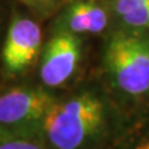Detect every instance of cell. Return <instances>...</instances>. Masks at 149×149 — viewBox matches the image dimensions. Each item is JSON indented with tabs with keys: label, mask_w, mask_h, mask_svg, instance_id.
Wrapping results in <instances>:
<instances>
[{
	"label": "cell",
	"mask_w": 149,
	"mask_h": 149,
	"mask_svg": "<svg viewBox=\"0 0 149 149\" xmlns=\"http://www.w3.org/2000/svg\"><path fill=\"white\" fill-rule=\"evenodd\" d=\"M41 87H14L0 93V125L19 137H37L41 124L55 102Z\"/></svg>",
	"instance_id": "3957f363"
},
{
	"label": "cell",
	"mask_w": 149,
	"mask_h": 149,
	"mask_svg": "<svg viewBox=\"0 0 149 149\" xmlns=\"http://www.w3.org/2000/svg\"><path fill=\"white\" fill-rule=\"evenodd\" d=\"M42 31L37 21L14 13L1 50V62L9 73L26 71L42 52Z\"/></svg>",
	"instance_id": "277c9868"
},
{
	"label": "cell",
	"mask_w": 149,
	"mask_h": 149,
	"mask_svg": "<svg viewBox=\"0 0 149 149\" xmlns=\"http://www.w3.org/2000/svg\"><path fill=\"white\" fill-rule=\"evenodd\" d=\"M104 62L120 91L130 96L149 92V36L138 29L117 31L106 46Z\"/></svg>",
	"instance_id": "7a4b0ae2"
},
{
	"label": "cell",
	"mask_w": 149,
	"mask_h": 149,
	"mask_svg": "<svg viewBox=\"0 0 149 149\" xmlns=\"http://www.w3.org/2000/svg\"><path fill=\"white\" fill-rule=\"evenodd\" d=\"M127 26L138 30H149V6L130 11L120 16Z\"/></svg>",
	"instance_id": "9c48e42d"
},
{
	"label": "cell",
	"mask_w": 149,
	"mask_h": 149,
	"mask_svg": "<svg viewBox=\"0 0 149 149\" xmlns=\"http://www.w3.org/2000/svg\"><path fill=\"white\" fill-rule=\"evenodd\" d=\"M80 58L81 40L78 35L57 30L41 52V81L51 88L62 86L74 73Z\"/></svg>",
	"instance_id": "5b68a950"
},
{
	"label": "cell",
	"mask_w": 149,
	"mask_h": 149,
	"mask_svg": "<svg viewBox=\"0 0 149 149\" xmlns=\"http://www.w3.org/2000/svg\"><path fill=\"white\" fill-rule=\"evenodd\" d=\"M104 104L93 93H81L51 106L41 136L51 149H81L102 129Z\"/></svg>",
	"instance_id": "6da1fadb"
},
{
	"label": "cell",
	"mask_w": 149,
	"mask_h": 149,
	"mask_svg": "<svg viewBox=\"0 0 149 149\" xmlns=\"http://www.w3.org/2000/svg\"><path fill=\"white\" fill-rule=\"evenodd\" d=\"M134 149H149V137L142 141Z\"/></svg>",
	"instance_id": "7c38bea8"
},
{
	"label": "cell",
	"mask_w": 149,
	"mask_h": 149,
	"mask_svg": "<svg viewBox=\"0 0 149 149\" xmlns=\"http://www.w3.org/2000/svg\"><path fill=\"white\" fill-rule=\"evenodd\" d=\"M146 6H149V0H116L114 1V10L119 16Z\"/></svg>",
	"instance_id": "30bf717a"
},
{
	"label": "cell",
	"mask_w": 149,
	"mask_h": 149,
	"mask_svg": "<svg viewBox=\"0 0 149 149\" xmlns=\"http://www.w3.org/2000/svg\"><path fill=\"white\" fill-rule=\"evenodd\" d=\"M108 25V14L90 0L72 1L58 19V30L72 34H98Z\"/></svg>",
	"instance_id": "8992f818"
},
{
	"label": "cell",
	"mask_w": 149,
	"mask_h": 149,
	"mask_svg": "<svg viewBox=\"0 0 149 149\" xmlns=\"http://www.w3.org/2000/svg\"><path fill=\"white\" fill-rule=\"evenodd\" d=\"M0 149H46L37 137H11L0 142Z\"/></svg>",
	"instance_id": "ba28073f"
},
{
	"label": "cell",
	"mask_w": 149,
	"mask_h": 149,
	"mask_svg": "<svg viewBox=\"0 0 149 149\" xmlns=\"http://www.w3.org/2000/svg\"><path fill=\"white\" fill-rule=\"evenodd\" d=\"M11 137H19V136H14V134H11L10 132H8V130L4 128L3 125H0V142L4 141V139L11 138Z\"/></svg>",
	"instance_id": "8fae6325"
},
{
	"label": "cell",
	"mask_w": 149,
	"mask_h": 149,
	"mask_svg": "<svg viewBox=\"0 0 149 149\" xmlns=\"http://www.w3.org/2000/svg\"><path fill=\"white\" fill-rule=\"evenodd\" d=\"M32 15L40 20H45L61 8L67 0H20Z\"/></svg>",
	"instance_id": "52a82bcc"
}]
</instances>
